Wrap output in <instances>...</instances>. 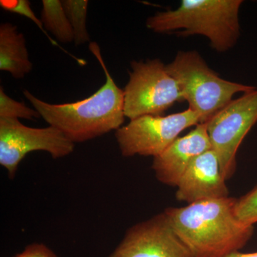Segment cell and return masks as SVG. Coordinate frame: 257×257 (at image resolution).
Segmentation results:
<instances>
[{"label":"cell","mask_w":257,"mask_h":257,"mask_svg":"<svg viewBox=\"0 0 257 257\" xmlns=\"http://www.w3.org/2000/svg\"><path fill=\"white\" fill-rule=\"evenodd\" d=\"M236 198L201 201L164 212L192 257H228L252 237L254 226L240 221L234 213Z\"/></svg>","instance_id":"6da1fadb"},{"label":"cell","mask_w":257,"mask_h":257,"mask_svg":"<svg viewBox=\"0 0 257 257\" xmlns=\"http://www.w3.org/2000/svg\"><path fill=\"white\" fill-rule=\"evenodd\" d=\"M89 51L100 64L106 82L95 93L75 102L50 104L29 92L24 95L41 117L60 130L72 143H80L117 130L124 122V90L112 78L96 42H90Z\"/></svg>","instance_id":"7a4b0ae2"},{"label":"cell","mask_w":257,"mask_h":257,"mask_svg":"<svg viewBox=\"0 0 257 257\" xmlns=\"http://www.w3.org/2000/svg\"><path fill=\"white\" fill-rule=\"evenodd\" d=\"M242 3V0H182L177 9L160 12L147 19L146 26L157 33L202 35L214 50L225 52L239 39Z\"/></svg>","instance_id":"3957f363"},{"label":"cell","mask_w":257,"mask_h":257,"mask_svg":"<svg viewBox=\"0 0 257 257\" xmlns=\"http://www.w3.org/2000/svg\"><path fill=\"white\" fill-rule=\"evenodd\" d=\"M166 69L178 84L189 109L200 115L202 123L233 100L235 94L256 89L221 78L197 51H180L175 60L166 64Z\"/></svg>","instance_id":"277c9868"},{"label":"cell","mask_w":257,"mask_h":257,"mask_svg":"<svg viewBox=\"0 0 257 257\" xmlns=\"http://www.w3.org/2000/svg\"><path fill=\"white\" fill-rule=\"evenodd\" d=\"M131 67L124 89L125 117L162 116L175 103L184 101L178 84L159 59L133 61Z\"/></svg>","instance_id":"5b68a950"},{"label":"cell","mask_w":257,"mask_h":257,"mask_svg":"<svg viewBox=\"0 0 257 257\" xmlns=\"http://www.w3.org/2000/svg\"><path fill=\"white\" fill-rule=\"evenodd\" d=\"M202 123L200 115L192 109L167 116L145 115L130 120L115 133L121 155L155 157L162 153L186 128Z\"/></svg>","instance_id":"8992f818"},{"label":"cell","mask_w":257,"mask_h":257,"mask_svg":"<svg viewBox=\"0 0 257 257\" xmlns=\"http://www.w3.org/2000/svg\"><path fill=\"white\" fill-rule=\"evenodd\" d=\"M256 123V88L230 101L207 121L211 149L218 157L225 180L234 175L238 150Z\"/></svg>","instance_id":"52a82bcc"},{"label":"cell","mask_w":257,"mask_h":257,"mask_svg":"<svg viewBox=\"0 0 257 257\" xmlns=\"http://www.w3.org/2000/svg\"><path fill=\"white\" fill-rule=\"evenodd\" d=\"M74 150V143L54 126L30 127L19 119L0 118V165L10 179L15 178L20 162L30 152L45 151L60 159Z\"/></svg>","instance_id":"ba28073f"},{"label":"cell","mask_w":257,"mask_h":257,"mask_svg":"<svg viewBox=\"0 0 257 257\" xmlns=\"http://www.w3.org/2000/svg\"><path fill=\"white\" fill-rule=\"evenodd\" d=\"M109 257H192L164 211L128 228Z\"/></svg>","instance_id":"9c48e42d"},{"label":"cell","mask_w":257,"mask_h":257,"mask_svg":"<svg viewBox=\"0 0 257 257\" xmlns=\"http://www.w3.org/2000/svg\"><path fill=\"white\" fill-rule=\"evenodd\" d=\"M212 149L196 157L177 185L176 199L187 204L229 197V189Z\"/></svg>","instance_id":"30bf717a"},{"label":"cell","mask_w":257,"mask_h":257,"mask_svg":"<svg viewBox=\"0 0 257 257\" xmlns=\"http://www.w3.org/2000/svg\"><path fill=\"white\" fill-rule=\"evenodd\" d=\"M211 149L207 123H200L154 157L152 167L155 177L161 183L177 187L193 160Z\"/></svg>","instance_id":"8fae6325"},{"label":"cell","mask_w":257,"mask_h":257,"mask_svg":"<svg viewBox=\"0 0 257 257\" xmlns=\"http://www.w3.org/2000/svg\"><path fill=\"white\" fill-rule=\"evenodd\" d=\"M32 67L23 34L13 24H1L0 70L9 72L15 79H23Z\"/></svg>","instance_id":"7c38bea8"},{"label":"cell","mask_w":257,"mask_h":257,"mask_svg":"<svg viewBox=\"0 0 257 257\" xmlns=\"http://www.w3.org/2000/svg\"><path fill=\"white\" fill-rule=\"evenodd\" d=\"M41 21L45 30L50 32L56 39L62 43L74 42V32L62 1L43 0Z\"/></svg>","instance_id":"4fadbf2b"},{"label":"cell","mask_w":257,"mask_h":257,"mask_svg":"<svg viewBox=\"0 0 257 257\" xmlns=\"http://www.w3.org/2000/svg\"><path fill=\"white\" fill-rule=\"evenodd\" d=\"M62 3L73 30L75 45L79 46L90 41L86 25L89 2L87 0H63Z\"/></svg>","instance_id":"5bb4252c"},{"label":"cell","mask_w":257,"mask_h":257,"mask_svg":"<svg viewBox=\"0 0 257 257\" xmlns=\"http://www.w3.org/2000/svg\"><path fill=\"white\" fill-rule=\"evenodd\" d=\"M40 117L41 116L36 109L15 100L5 93L3 87L0 88V118L33 119Z\"/></svg>","instance_id":"9a60e30c"},{"label":"cell","mask_w":257,"mask_h":257,"mask_svg":"<svg viewBox=\"0 0 257 257\" xmlns=\"http://www.w3.org/2000/svg\"><path fill=\"white\" fill-rule=\"evenodd\" d=\"M235 215L243 224L254 226L257 223V185L242 197L236 199Z\"/></svg>","instance_id":"2e32d148"},{"label":"cell","mask_w":257,"mask_h":257,"mask_svg":"<svg viewBox=\"0 0 257 257\" xmlns=\"http://www.w3.org/2000/svg\"><path fill=\"white\" fill-rule=\"evenodd\" d=\"M0 7L2 9L5 10L10 13H15L21 15L30 19L35 25H37L39 28L42 30V32L50 40V41L55 46H58V44L52 40L48 34L47 33L46 30L44 28L43 24H42L41 20L37 18L36 15L34 13L31 8V3L28 0H1L0 1Z\"/></svg>","instance_id":"e0dca14e"},{"label":"cell","mask_w":257,"mask_h":257,"mask_svg":"<svg viewBox=\"0 0 257 257\" xmlns=\"http://www.w3.org/2000/svg\"><path fill=\"white\" fill-rule=\"evenodd\" d=\"M14 257H59L47 245L33 243L28 245L22 252Z\"/></svg>","instance_id":"ac0fdd59"},{"label":"cell","mask_w":257,"mask_h":257,"mask_svg":"<svg viewBox=\"0 0 257 257\" xmlns=\"http://www.w3.org/2000/svg\"><path fill=\"white\" fill-rule=\"evenodd\" d=\"M228 257H257V251L253 253H241L240 251H236Z\"/></svg>","instance_id":"d6986e66"}]
</instances>
